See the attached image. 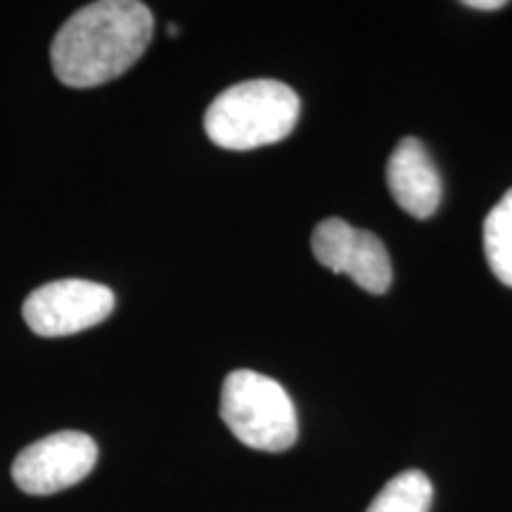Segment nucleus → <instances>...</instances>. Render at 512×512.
<instances>
[{
  "instance_id": "nucleus-7",
  "label": "nucleus",
  "mask_w": 512,
  "mask_h": 512,
  "mask_svg": "<svg viewBox=\"0 0 512 512\" xmlns=\"http://www.w3.org/2000/svg\"><path fill=\"white\" fill-rule=\"evenodd\" d=\"M387 185L394 202L415 219H430L439 209V171L418 138H403L394 147L387 162Z\"/></svg>"
},
{
  "instance_id": "nucleus-5",
  "label": "nucleus",
  "mask_w": 512,
  "mask_h": 512,
  "mask_svg": "<svg viewBox=\"0 0 512 512\" xmlns=\"http://www.w3.org/2000/svg\"><path fill=\"white\" fill-rule=\"evenodd\" d=\"M98 463V444L83 432H55L24 448L12 463V479L24 494L50 496L79 484Z\"/></svg>"
},
{
  "instance_id": "nucleus-6",
  "label": "nucleus",
  "mask_w": 512,
  "mask_h": 512,
  "mask_svg": "<svg viewBox=\"0 0 512 512\" xmlns=\"http://www.w3.org/2000/svg\"><path fill=\"white\" fill-rule=\"evenodd\" d=\"M313 256L332 273H344L370 294H384L392 285V261L382 240L370 230L342 219L320 221L311 238Z\"/></svg>"
},
{
  "instance_id": "nucleus-11",
  "label": "nucleus",
  "mask_w": 512,
  "mask_h": 512,
  "mask_svg": "<svg viewBox=\"0 0 512 512\" xmlns=\"http://www.w3.org/2000/svg\"><path fill=\"white\" fill-rule=\"evenodd\" d=\"M169 34H171V36H178V24H171V27H169Z\"/></svg>"
},
{
  "instance_id": "nucleus-1",
  "label": "nucleus",
  "mask_w": 512,
  "mask_h": 512,
  "mask_svg": "<svg viewBox=\"0 0 512 512\" xmlns=\"http://www.w3.org/2000/svg\"><path fill=\"white\" fill-rule=\"evenodd\" d=\"M155 17L138 0H100L74 12L57 31L50 60L69 88H93L119 79L150 46Z\"/></svg>"
},
{
  "instance_id": "nucleus-9",
  "label": "nucleus",
  "mask_w": 512,
  "mask_h": 512,
  "mask_svg": "<svg viewBox=\"0 0 512 512\" xmlns=\"http://www.w3.org/2000/svg\"><path fill=\"white\" fill-rule=\"evenodd\" d=\"M484 254L496 278L512 287V190L486 216Z\"/></svg>"
},
{
  "instance_id": "nucleus-2",
  "label": "nucleus",
  "mask_w": 512,
  "mask_h": 512,
  "mask_svg": "<svg viewBox=\"0 0 512 512\" xmlns=\"http://www.w3.org/2000/svg\"><path fill=\"white\" fill-rule=\"evenodd\" d=\"M302 112L299 95L273 79L242 81L223 91L204 114V131L223 150H256L285 140Z\"/></svg>"
},
{
  "instance_id": "nucleus-10",
  "label": "nucleus",
  "mask_w": 512,
  "mask_h": 512,
  "mask_svg": "<svg viewBox=\"0 0 512 512\" xmlns=\"http://www.w3.org/2000/svg\"><path fill=\"white\" fill-rule=\"evenodd\" d=\"M467 8H472V10H484V12H489V10H501V8H505V0H467Z\"/></svg>"
},
{
  "instance_id": "nucleus-8",
  "label": "nucleus",
  "mask_w": 512,
  "mask_h": 512,
  "mask_svg": "<svg viewBox=\"0 0 512 512\" xmlns=\"http://www.w3.org/2000/svg\"><path fill=\"white\" fill-rule=\"evenodd\" d=\"M434 489L420 470H406L384 484L366 512H430Z\"/></svg>"
},
{
  "instance_id": "nucleus-3",
  "label": "nucleus",
  "mask_w": 512,
  "mask_h": 512,
  "mask_svg": "<svg viewBox=\"0 0 512 512\" xmlns=\"http://www.w3.org/2000/svg\"><path fill=\"white\" fill-rule=\"evenodd\" d=\"M221 418L235 439L254 451H287L299 437L290 394L273 377L254 370H233L226 377L221 389Z\"/></svg>"
},
{
  "instance_id": "nucleus-4",
  "label": "nucleus",
  "mask_w": 512,
  "mask_h": 512,
  "mask_svg": "<svg viewBox=\"0 0 512 512\" xmlns=\"http://www.w3.org/2000/svg\"><path fill=\"white\" fill-rule=\"evenodd\" d=\"M114 292L93 280H55L38 287L22 306L24 320L41 337H67L112 316Z\"/></svg>"
}]
</instances>
